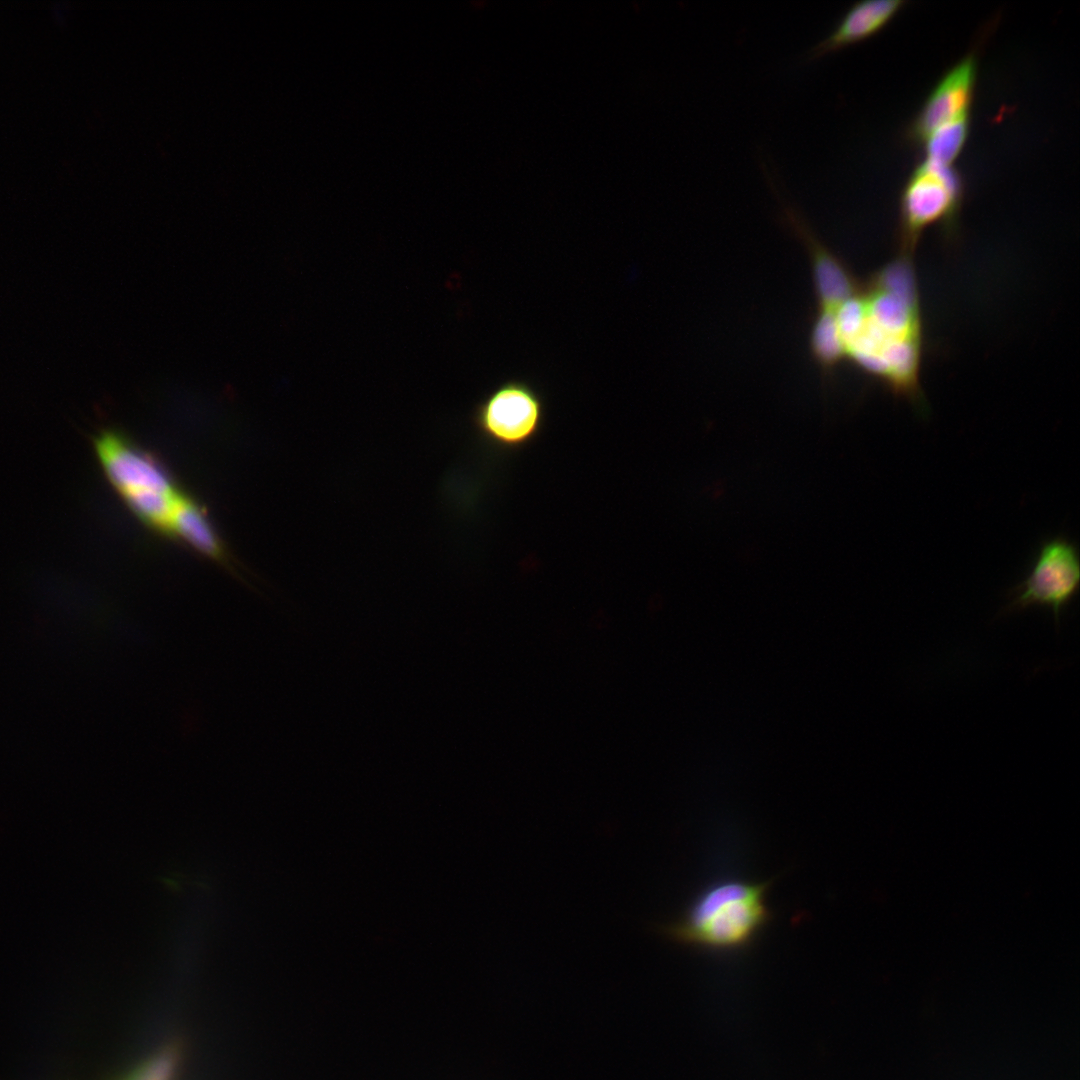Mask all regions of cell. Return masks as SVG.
Here are the masks:
<instances>
[{
	"label": "cell",
	"mask_w": 1080,
	"mask_h": 1080,
	"mask_svg": "<svg viewBox=\"0 0 1080 1080\" xmlns=\"http://www.w3.org/2000/svg\"><path fill=\"white\" fill-rule=\"evenodd\" d=\"M105 478L146 526L170 537L174 514L186 495L158 459L114 428L92 439Z\"/></svg>",
	"instance_id": "3"
},
{
	"label": "cell",
	"mask_w": 1080,
	"mask_h": 1080,
	"mask_svg": "<svg viewBox=\"0 0 1080 1080\" xmlns=\"http://www.w3.org/2000/svg\"><path fill=\"white\" fill-rule=\"evenodd\" d=\"M962 176L954 166L923 160L911 172L899 198L897 255L912 257L925 230L940 224L952 235L963 201Z\"/></svg>",
	"instance_id": "4"
},
{
	"label": "cell",
	"mask_w": 1080,
	"mask_h": 1080,
	"mask_svg": "<svg viewBox=\"0 0 1080 1080\" xmlns=\"http://www.w3.org/2000/svg\"><path fill=\"white\" fill-rule=\"evenodd\" d=\"M970 115L971 113L962 115L933 130L921 144L924 159L943 166H953L967 142Z\"/></svg>",
	"instance_id": "10"
},
{
	"label": "cell",
	"mask_w": 1080,
	"mask_h": 1080,
	"mask_svg": "<svg viewBox=\"0 0 1080 1080\" xmlns=\"http://www.w3.org/2000/svg\"><path fill=\"white\" fill-rule=\"evenodd\" d=\"M844 362L928 414L921 387L923 319L913 258L896 255L836 311Z\"/></svg>",
	"instance_id": "1"
},
{
	"label": "cell",
	"mask_w": 1080,
	"mask_h": 1080,
	"mask_svg": "<svg viewBox=\"0 0 1080 1080\" xmlns=\"http://www.w3.org/2000/svg\"><path fill=\"white\" fill-rule=\"evenodd\" d=\"M1079 584L1077 546L1064 537L1048 539L1040 546L1026 578L1011 591L1003 613L1042 606L1052 611L1059 626L1061 612L1078 593Z\"/></svg>",
	"instance_id": "5"
},
{
	"label": "cell",
	"mask_w": 1080,
	"mask_h": 1080,
	"mask_svg": "<svg viewBox=\"0 0 1080 1080\" xmlns=\"http://www.w3.org/2000/svg\"><path fill=\"white\" fill-rule=\"evenodd\" d=\"M977 68V55L972 50L943 74L907 129L911 142L921 145L939 126L971 113Z\"/></svg>",
	"instance_id": "7"
},
{
	"label": "cell",
	"mask_w": 1080,
	"mask_h": 1080,
	"mask_svg": "<svg viewBox=\"0 0 1080 1080\" xmlns=\"http://www.w3.org/2000/svg\"><path fill=\"white\" fill-rule=\"evenodd\" d=\"M770 885L771 881L737 878L715 881L677 919L658 925L657 930L684 946L715 952L744 949L772 917L767 903Z\"/></svg>",
	"instance_id": "2"
},
{
	"label": "cell",
	"mask_w": 1080,
	"mask_h": 1080,
	"mask_svg": "<svg viewBox=\"0 0 1080 1080\" xmlns=\"http://www.w3.org/2000/svg\"><path fill=\"white\" fill-rule=\"evenodd\" d=\"M906 3L905 0H865L853 3L835 26L810 47L807 59L817 60L873 37L896 17Z\"/></svg>",
	"instance_id": "8"
},
{
	"label": "cell",
	"mask_w": 1080,
	"mask_h": 1080,
	"mask_svg": "<svg viewBox=\"0 0 1080 1080\" xmlns=\"http://www.w3.org/2000/svg\"><path fill=\"white\" fill-rule=\"evenodd\" d=\"M170 537L181 540L212 560L228 562L224 544L207 512L187 494L174 514Z\"/></svg>",
	"instance_id": "9"
},
{
	"label": "cell",
	"mask_w": 1080,
	"mask_h": 1080,
	"mask_svg": "<svg viewBox=\"0 0 1080 1080\" xmlns=\"http://www.w3.org/2000/svg\"><path fill=\"white\" fill-rule=\"evenodd\" d=\"M544 404L527 382L509 380L491 391L475 408L473 422L480 434L504 448H519L539 433Z\"/></svg>",
	"instance_id": "6"
},
{
	"label": "cell",
	"mask_w": 1080,
	"mask_h": 1080,
	"mask_svg": "<svg viewBox=\"0 0 1080 1080\" xmlns=\"http://www.w3.org/2000/svg\"><path fill=\"white\" fill-rule=\"evenodd\" d=\"M183 1056V1043L171 1041L118 1080H176Z\"/></svg>",
	"instance_id": "11"
}]
</instances>
